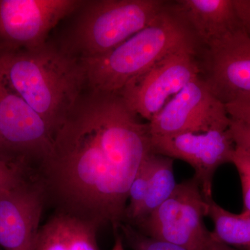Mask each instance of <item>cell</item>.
<instances>
[{"label": "cell", "instance_id": "cell-22", "mask_svg": "<svg viewBox=\"0 0 250 250\" xmlns=\"http://www.w3.org/2000/svg\"><path fill=\"white\" fill-rule=\"evenodd\" d=\"M229 130L235 145L250 149V125L231 119Z\"/></svg>", "mask_w": 250, "mask_h": 250}, {"label": "cell", "instance_id": "cell-11", "mask_svg": "<svg viewBox=\"0 0 250 250\" xmlns=\"http://www.w3.org/2000/svg\"><path fill=\"white\" fill-rule=\"evenodd\" d=\"M201 76L222 103L250 95V38L244 29L205 47Z\"/></svg>", "mask_w": 250, "mask_h": 250}, {"label": "cell", "instance_id": "cell-27", "mask_svg": "<svg viewBox=\"0 0 250 250\" xmlns=\"http://www.w3.org/2000/svg\"><path fill=\"white\" fill-rule=\"evenodd\" d=\"M0 250H1V249H0Z\"/></svg>", "mask_w": 250, "mask_h": 250}, {"label": "cell", "instance_id": "cell-12", "mask_svg": "<svg viewBox=\"0 0 250 250\" xmlns=\"http://www.w3.org/2000/svg\"><path fill=\"white\" fill-rule=\"evenodd\" d=\"M45 201L40 186L28 177L0 195V249L36 250Z\"/></svg>", "mask_w": 250, "mask_h": 250}, {"label": "cell", "instance_id": "cell-10", "mask_svg": "<svg viewBox=\"0 0 250 250\" xmlns=\"http://www.w3.org/2000/svg\"><path fill=\"white\" fill-rule=\"evenodd\" d=\"M152 152L185 161L195 171L206 202L213 200V180L219 167L231 163L235 143L229 130L152 136Z\"/></svg>", "mask_w": 250, "mask_h": 250}, {"label": "cell", "instance_id": "cell-19", "mask_svg": "<svg viewBox=\"0 0 250 250\" xmlns=\"http://www.w3.org/2000/svg\"><path fill=\"white\" fill-rule=\"evenodd\" d=\"M121 228L133 250H187L175 245L146 236L135 229L132 225L129 224H123Z\"/></svg>", "mask_w": 250, "mask_h": 250}, {"label": "cell", "instance_id": "cell-14", "mask_svg": "<svg viewBox=\"0 0 250 250\" xmlns=\"http://www.w3.org/2000/svg\"><path fill=\"white\" fill-rule=\"evenodd\" d=\"M96 223L56 210L39 229L36 250H99Z\"/></svg>", "mask_w": 250, "mask_h": 250}, {"label": "cell", "instance_id": "cell-15", "mask_svg": "<svg viewBox=\"0 0 250 250\" xmlns=\"http://www.w3.org/2000/svg\"><path fill=\"white\" fill-rule=\"evenodd\" d=\"M151 172L146 200L133 225H137L164 203L177 187L174 173V159L152 153L149 156Z\"/></svg>", "mask_w": 250, "mask_h": 250}, {"label": "cell", "instance_id": "cell-6", "mask_svg": "<svg viewBox=\"0 0 250 250\" xmlns=\"http://www.w3.org/2000/svg\"><path fill=\"white\" fill-rule=\"evenodd\" d=\"M195 49L169 54L129 82L118 93L131 111L152 121L172 98L201 75Z\"/></svg>", "mask_w": 250, "mask_h": 250}, {"label": "cell", "instance_id": "cell-13", "mask_svg": "<svg viewBox=\"0 0 250 250\" xmlns=\"http://www.w3.org/2000/svg\"><path fill=\"white\" fill-rule=\"evenodd\" d=\"M172 6L204 47L229 33L244 29L233 0H179L172 1Z\"/></svg>", "mask_w": 250, "mask_h": 250}, {"label": "cell", "instance_id": "cell-8", "mask_svg": "<svg viewBox=\"0 0 250 250\" xmlns=\"http://www.w3.org/2000/svg\"><path fill=\"white\" fill-rule=\"evenodd\" d=\"M0 136L15 164L32 174L50 152L52 136L42 118L0 72Z\"/></svg>", "mask_w": 250, "mask_h": 250}, {"label": "cell", "instance_id": "cell-18", "mask_svg": "<svg viewBox=\"0 0 250 250\" xmlns=\"http://www.w3.org/2000/svg\"><path fill=\"white\" fill-rule=\"evenodd\" d=\"M231 163L236 167L241 179L243 210L240 215L250 218V149L235 145Z\"/></svg>", "mask_w": 250, "mask_h": 250}, {"label": "cell", "instance_id": "cell-20", "mask_svg": "<svg viewBox=\"0 0 250 250\" xmlns=\"http://www.w3.org/2000/svg\"><path fill=\"white\" fill-rule=\"evenodd\" d=\"M26 177L22 167L0 159V195L17 187Z\"/></svg>", "mask_w": 250, "mask_h": 250}, {"label": "cell", "instance_id": "cell-5", "mask_svg": "<svg viewBox=\"0 0 250 250\" xmlns=\"http://www.w3.org/2000/svg\"><path fill=\"white\" fill-rule=\"evenodd\" d=\"M208 203L195 177L177 184L164 203L136 225L146 236L187 250H205L211 236L204 218Z\"/></svg>", "mask_w": 250, "mask_h": 250}, {"label": "cell", "instance_id": "cell-16", "mask_svg": "<svg viewBox=\"0 0 250 250\" xmlns=\"http://www.w3.org/2000/svg\"><path fill=\"white\" fill-rule=\"evenodd\" d=\"M207 203V216L211 219L214 225L212 236L236 249L250 250V218L228 211L213 199Z\"/></svg>", "mask_w": 250, "mask_h": 250}, {"label": "cell", "instance_id": "cell-1", "mask_svg": "<svg viewBox=\"0 0 250 250\" xmlns=\"http://www.w3.org/2000/svg\"><path fill=\"white\" fill-rule=\"evenodd\" d=\"M54 135L31 178L57 210L115 231L125 223L130 186L152 154L150 131L118 93L90 89Z\"/></svg>", "mask_w": 250, "mask_h": 250}, {"label": "cell", "instance_id": "cell-17", "mask_svg": "<svg viewBox=\"0 0 250 250\" xmlns=\"http://www.w3.org/2000/svg\"><path fill=\"white\" fill-rule=\"evenodd\" d=\"M150 155L148 156L147 159L141 166L134 181L130 186L129 192H128L129 205L126 207L125 220V222L129 225H132L134 223L147 195L151 172L150 159H149Z\"/></svg>", "mask_w": 250, "mask_h": 250}, {"label": "cell", "instance_id": "cell-21", "mask_svg": "<svg viewBox=\"0 0 250 250\" xmlns=\"http://www.w3.org/2000/svg\"><path fill=\"white\" fill-rule=\"evenodd\" d=\"M225 107L231 120L250 125V95L227 104Z\"/></svg>", "mask_w": 250, "mask_h": 250}, {"label": "cell", "instance_id": "cell-4", "mask_svg": "<svg viewBox=\"0 0 250 250\" xmlns=\"http://www.w3.org/2000/svg\"><path fill=\"white\" fill-rule=\"evenodd\" d=\"M167 3L164 0H83L59 48L79 60L103 56L149 25Z\"/></svg>", "mask_w": 250, "mask_h": 250}, {"label": "cell", "instance_id": "cell-25", "mask_svg": "<svg viewBox=\"0 0 250 250\" xmlns=\"http://www.w3.org/2000/svg\"><path fill=\"white\" fill-rule=\"evenodd\" d=\"M0 159L16 164L14 160H13L12 156H11L9 150H8L7 148L5 146L4 143L3 142L1 136H0Z\"/></svg>", "mask_w": 250, "mask_h": 250}, {"label": "cell", "instance_id": "cell-26", "mask_svg": "<svg viewBox=\"0 0 250 250\" xmlns=\"http://www.w3.org/2000/svg\"><path fill=\"white\" fill-rule=\"evenodd\" d=\"M111 250H125L123 238L120 235H116V238H115L114 245H113Z\"/></svg>", "mask_w": 250, "mask_h": 250}, {"label": "cell", "instance_id": "cell-24", "mask_svg": "<svg viewBox=\"0 0 250 250\" xmlns=\"http://www.w3.org/2000/svg\"><path fill=\"white\" fill-rule=\"evenodd\" d=\"M205 250H240L233 248L232 247L228 246V245L224 244L218 241V240L215 239L213 236H210L209 241L207 243V246H206Z\"/></svg>", "mask_w": 250, "mask_h": 250}, {"label": "cell", "instance_id": "cell-2", "mask_svg": "<svg viewBox=\"0 0 250 250\" xmlns=\"http://www.w3.org/2000/svg\"><path fill=\"white\" fill-rule=\"evenodd\" d=\"M0 72L42 118L52 139L87 85L81 61L48 42L33 50L1 52Z\"/></svg>", "mask_w": 250, "mask_h": 250}, {"label": "cell", "instance_id": "cell-9", "mask_svg": "<svg viewBox=\"0 0 250 250\" xmlns=\"http://www.w3.org/2000/svg\"><path fill=\"white\" fill-rule=\"evenodd\" d=\"M148 123L151 136H168L228 129L231 118L200 75Z\"/></svg>", "mask_w": 250, "mask_h": 250}, {"label": "cell", "instance_id": "cell-3", "mask_svg": "<svg viewBox=\"0 0 250 250\" xmlns=\"http://www.w3.org/2000/svg\"><path fill=\"white\" fill-rule=\"evenodd\" d=\"M191 29L168 1L149 25L113 50L80 60L90 89L118 93L131 80L169 54L182 49L200 51Z\"/></svg>", "mask_w": 250, "mask_h": 250}, {"label": "cell", "instance_id": "cell-7", "mask_svg": "<svg viewBox=\"0 0 250 250\" xmlns=\"http://www.w3.org/2000/svg\"><path fill=\"white\" fill-rule=\"evenodd\" d=\"M83 0H0V53L33 50Z\"/></svg>", "mask_w": 250, "mask_h": 250}, {"label": "cell", "instance_id": "cell-23", "mask_svg": "<svg viewBox=\"0 0 250 250\" xmlns=\"http://www.w3.org/2000/svg\"><path fill=\"white\" fill-rule=\"evenodd\" d=\"M233 4L242 27L250 38V0H233Z\"/></svg>", "mask_w": 250, "mask_h": 250}]
</instances>
